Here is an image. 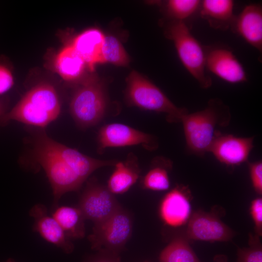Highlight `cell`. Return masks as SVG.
Listing matches in <instances>:
<instances>
[{"label":"cell","instance_id":"obj_1","mask_svg":"<svg viewBox=\"0 0 262 262\" xmlns=\"http://www.w3.org/2000/svg\"><path fill=\"white\" fill-rule=\"evenodd\" d=\"M45 128H37L31 139L33 161L44 170L52 188L53 209L66 193L78 191L96 170L114 165L115 160H101L87 156L50 138Z\"/></svg>","mask_w":262,"mask_h":262},{"label":"cell","instance_id":"obj_2","mask_svg":"<svg viewBox=\"0 0 262 262\" xmlns=\"http://www.w3.org/2000/svg\"><path fill=\"white\" fill-rule=\"evenodd\" d=\"M230 119L229 108L219 98L210 99L204 109L187 114L181 121L187 151L201 157L209 152L220 132L216 128L227 126Z\"/></svg>","mask_w":262,"mask_h":262},{"label":"cell","instance_id":"obj_3","mask_svg":"<svg viewBox=\"0 0 262 262\" xmlns=\"http://www.w3.org/2000/svg\"><path fill=\"white\" fill-rule=\"evenodd\" d=\"M61 105L56 89L41 83L28 91L12 109L0 120V126L15 120L37 128H45L61 113Z\"/></svg>","mask_w":262,"mask_h":262},{"label":"cell","instance_id":"obj_4","mask_svg":"<svg viewBox=\"0 0 262 262\" xmlns=\"http://www.w3.org/2000/svg\"><path fill=\"white\" fill-rule=\"evenodd\" d=\"M164 34L173 41L182 65L200 86L210 88L212 80L206 72L204 46L193 35L186 23L171 20L165 25Z\"/></svg>","mask_w":262,"mask_h":262},{"label":"cell","instance_id":"obj_5","mask_svg":"<svg viewBox=\"0 0 262 262\" xmlns=\"http://www.w3.org/2000/svg\"><path fill=\"white\" fill-rule=\"evenodd\" d=\"M126 97L131 105L166 115L169 123H180L189 113L186 108L176 106L157 86L136 71L127 78Z\"/></svg>","mask_w":262,"mask_h":262},{"label":"cell","instance_id":"obj_6","mask_svg":"<svg viewBox=\"0 0 262 262\" xmlns=\"http://www.w3.org/2000/svg\"><path fill=\"white\" fill-rule=\"evenodd\" d=\"M106 108L104 88L96 77L90 78L81 83L69 105L73 119L82 130L98 124L104 115Z\"/></svg>","mask_w":262,"mask_h":262},{"label":"cell","instance_id":"obj_7","mask_svg":"<svg viewBox=\"0 0 262 262\" xmlns=\"http://www.w3.org/2000/svg\"><path fill=\"white\" fill-rule=\"evenodd\" d=\"M132 223L130 214L121 207L104 221L95 224L88 237L91 247L117 253L130 238Z\"/></svg>","mask_w":262,"mask_h":262},{"label":"cell","instance_id":"obj_8","mask_svg":"<svg viewBox=\"0 0 262 262\" xmlns=\"http://www.w3.org/2000/svg\"><path fill=\"white\" fill-rule=\"evenodd\" d=\"M77 207L85 220H90L95 224L106 219L121 206L107 186L99 184L95 179H90L87 181Z\"/></svg>","mask_w":262,"mask_h":262},{"label":"cell","instance_id":"obj_9","mask_svg":"<svg viewBox=\"0 0 262 262\" xmlns=\"http://www.w3.org/2000/svg\"><path fill=\"white\" fill-rule=\"evenodd\" d=\"M98 150L102 152L107 147L141 145L145 149H156L159 143L153 135L121 123H111L102 127L98 135Z\"/></svg>","mask_w":262,"mask_h":262},{"label":"cell","instance_id":"obj_10","mask_svg":"<svg viewBox=\"0 0 262 262\" xmlns=\"http://www.w3.org/2000/svg\"><path fill=\"white\" fill-rule=\"evenodd\" d=\"M206 68L222 80L238 83L247 81L245 69L229 48L213 45L204 46Z\"/></svg>","mask_w":262,"mask_h":262},{"label":"cell","instance_id":"obj_11","mask_svg":"<svg viewBox=\"0 0 262 262\" xmlns=\"http://www.w3.org/2000/svg\"><path fill=\"white\" fill-rule=\"evenodd\" d=\"M186 234L189 239L195 240L228 241L234 232L213 213L198 211L190 218Z\"/></svg>","mask_w":262,"mask_h":262},{"label":"cell","instance_id":"obj_12","mask_svg":"<svg viewBox=\"0 0 262 262\" xmlns=\"http://www.w3.org/2000/svg\"><path fill=\"white\" fill-rule=\"evenodd\" d=\"M254 137H238L220 132L209 150L220 163L236 166L246 162L254 147Z\"/></svg>","mask_w":262,"mask_h":262},{"label":"cell","instance_id":"obj_13","mask_svg":"<svg viewBox=\"0 0 262 262\" xmlns=\"http://www.w3.org/2000/svg\"><path fill=\"white\" fill-rule=\"evenodd\" d=\"M29 214L34 219L33 229L46 241L61 248L69 254L74 249V246L60 226L52 216L49 215L45 205L37 203L32 207Z\"/></svg>","mask_w":262,"mask_h":262},{"label":"cell","instance_id":"obj_14","mask_svg":"<svg viewBox=\"0 0 262 262\" xmlns=\"http://www.w3.org/2000/svg\"><path fill=\"white\" fill-rule=\"evenodd\" d=\"M230 29L262 52V8L260 4L246 6L238 16H235Z\"/></svg>","mask_w":262,"mask_h":262},{"label":"cell","instance_id":"obj_15","mask_svg":"<svg viewBox=\"0 0 262 262\" xmlns=\"http://www.w3.org/2000/svg\"><path fill=\"white\" fill-rule=\"evenodd\" d=\"M189 193L187 187L178 186L164 197L160 207V214L167 225L178 227L188 220L191 213Z\"/></svg>","mask_w":262,"mask_h":262},{"label":"cell","instance_id":"obj_16","mask_svg":"<svg viewBox=\"0 0 262 262\" xmlns=\"http://www.w3.org/2000/svg\"><path fill=\"white\" fill-rule=\"evenodd\" d=\"M104 37L99 30L91 29L77 36L71 44L91 71L96 64L104 63L102 47Z\"/></svg>","mask_w":262,"mask_h":262},{"label":"cell","instance_id":"obj_17","mask_svg":"<svg viewBox=\"0 0 262 262\" xmlns=\"http://www.w3.org/2000/svg\"><path fill=\"white\" fill-rule=\"evenodd\" d=\"M234 1L231 0L201 1L199 13L213 28L225 31L230 28L235 15Z\"/></svg>","mask_w":262,"mask_h":262},{"label":"cell","instance_id":"obj_18","mask_svg":"<svg viewBox=\"0 0 262 262\" xmlns=\"http://www.w3.org/2000/svg\"><path fill=\"white\" fill-rule=\"evenodd\" d=\"M115 170L107 184L109 190L114 195L127 192L137 180L140 170L137 157L130 153L126 160L117 162Z\"/></svg>","mask_w":262,"mask_h":262},{"label":"cell","instance_id":"obj_19","mask_svg":"<svg viewBox=\"0 0 262 262\" xmlns=\"http://www.w3.org/2000/svg\"><path fill=\"white\" fill-rule=\"evenodd\" d=\"M51 216L69 239H81L85 236V219L78 207L57 206L53 209Z\"/></svg>","mask_w":262,"mask_h":262},{"label":"cell","instance_id":"obj_20","mask_svg":"<svg viewBox=\"0 0 262 262\" xmlns=\"http://www.w3.org/2000/svg\"><path fill=\"white\" fill-rule=\"evenodd\" d=\"M54 65L59 75L66 81L78 79L86 65L71 45L65 47L57 54Z\"/></svg>","mask_w":262,"mask_h":262},{"label":"cell","instance_id":"obj_21","mask_svg":"<svg viewBox=\"0 0 262 262\" xmlns=\"http://www.w3.org/2000/svg\"><path fill=\"white\" fill-rule=\"evenodd\" d=\"M172 162L168 158L158 156L152 161V166L144 177L142 184L145 189L153 191H165L169 189V170Z\"/></svg>","mask_w":262,"mask_h":262},{"label":"cell","instance_id":"obj_22","mask_svg":"<svg viewBox=\"0 0 262 262\" xmlns=\"http://www.w3.org/2000/svg\"><path fill=\"white\" fill-rule=\"evenodd\" d=\"M160 262H200L188 242L181 238L172 240L161 252Z\"/></svg>","mask_w":262,"mask_h":262},{"label":"cell","instance_id":"obj_23","mask_svg":"<svg viewBox=\"0 0 262 262\" xmlns=\"http://www.w3.org/2000/svg\"><path fill=\"white\" fill-rule=\"evenodd\" d=\"M103 62H108L118 66H126L129 58L118 40L113 36H105L102 47Z\"/></svg>","mask_w":262,"mask_h":262},{"label":"cell","instance_id":"obj_24","mask_svg":"<svg viewBox=\"0 0 262 262\" xmlns=\"http://www.w3.org/2000/svg\"><path fill=\"white\" fill-rule=\"evenodd\" d=\"M200 3L199 0H170L166 2L165 8L171 20L185 22L199 12Z\"/></svg>","mask_w":262,"mask_h":262},{"label":"cell","instance_id":"obj_25","mask_svg":"<svg viewBox=\"0 0 262 262\" xmlns=\"http://www.w3.org/2000/svg\"><path fill=\"white\" fill-rule=\"evenodd\" d=\"M259 236L250 235L249 246L237 249V262H262V248Z\"/></svg>","mask_w":262,"mask_h":262},{"label":"cell","instance_id":"obj_26","mask_svg":"<svg viewBox=\"0 0 262 262\" xmlns=\"http://www.w3.org/2000/svg\"><path fill=\"white\" fill-rule=\"evenodd\" d=\"M14 84V79L10 67L0 61V95L8 92Z\"/></svg>","mask_w":262,"mask_h":262},{"label":"cell","instance_id":"obj_27","mask_svg":"<svg viewBox=\"0 0 262 262\" xmlns=\"http://www.w3.org/2000/svg\"><path fill=\"white\" fill-rule=\"evenodd\" d=\"M250 178L253 187L260 195L262 193V163L261 161L249 164Z\"/></svg>","mask_w":262,"mask_h":262},{"label":"cell","instance_id":"obj_28","mask_svg":"<svg viewBox=\"0 0 262 262\" xmlns=\"http://www.w3.org/2000/svg\"><path fill=\"white\" fill-rule=\"evenodd\" d=\"M250 213L254 221L256 235L262 234V199L258 198L253 200L250 206Z\"/></svg>","mask_w":262,"mask_h":262},{"label":"cell","instance_id":"obj_29","mask_svg":"<svg viewBox=\"0 0 262 262\" xmlns=\"http://www.w3.org/2000/svg\"><path fill=\"white\" fill-rule=\"evenodd\" d=\"M104 254H100L90 259L86 262H119L117 253L104 251Z\"/></svg>","mask_w":262,"mask_h":262},{"label":"cell","instance_id":"obj_30","mask_svg":"<svg viewBox=\"0 0 262 262\" xmlns=\"http://www.w3.org/2000/svg\"><path fill=\"white\" fill-rule=\"evenodd\" d=\"M213 260L215 262H228L227 257L223 255H216Z\"/></svg>","mask_w":262,"mask_h":262},{"label":"cell","instance_id":"obj_31","mask_svg":"<svg viewBox=\"0 0 262 262\" xmlns=\"http://www.w3.org/2000/svg\"><path fill=\"white\" fill-rule=\"evenodd\" d=\"M6 113L4 105L0 100V120Z\"/></svg>","mask_w":262,"mask_h":262},{"label":"cell","instance_id":"obj_32","mask_svg":"<svg viewBox=\"0 0 262 262\" xmlns=\"http://www.w3.org/2000/svg\"><path fill=\"white\" fill-rule=\"evenodd\" d=\"M4 262H16L15 261L12 259H9Z\"/></svg>","mask_w":262,"mask_h":262}]
</instances>
